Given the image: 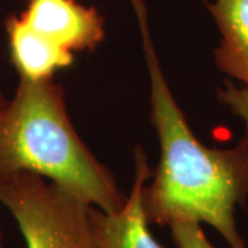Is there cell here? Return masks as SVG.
<instances>
[{"instance_id": "obj_7", "label": "cell", "mask_w": 248, "mask_h": 248, "mask_svg": "<svg viewBox=\"0 0 248 248\" xmlns=\"http://www.w3.org/2000/svg\"><path fill=\"white\" fill-rule=\"evenodd\" d=\"M221 33L215 62L248 89V0H214L207 4Z\"/></svg>"}, {"instance_id": "obj_11", "label": "cell", "mask_w": 248, "mask_h": 248, "mask_svg": "<svg viewBox=\"0 0 248 248\" xmlns=\"http://www.w3.org/2000/svg\"><path fill=\"white\" fill-rule=\"evenodd\" d=\"M0 248H6L3 244V237H1V232H0Z\"/></svg>"}, {"instance_id": "obj_6", "label": "cell", "mask_w": 248, "mask_h": 248, "mask_svg": "<svg viewBox=\"0 0 248 248\" xmlns=\"http://www.w3.org/2000/svg\"><path fill=\"white\" fill-rule=\"evenodd\" d=\"M10 60L19 78L32 81L53 79L58 69L73 62V53L55 45L28 25L21 14H11L6 19Z\"/></svg>"}, {"instance_id": "obj_1", "label": "cell", "mask_w": 248, "mask_h": 248, "mask_svg": "<svg viewBox=\"0 0 248 248\" xmlns=\"http://www.w3.org/2000/svg\"><path fill=\"white\" fill-rule=\"evenodd\" d=\"M141 32L151 84V120L160 142V163L143 187L151 223H208L231 248H246L234 211L248 197V134L232 149L203 145L192 133L161 71L143 0H130Z\"/></svg>"}, {"instance_id": "obj_9", "label": "cell", "mask_w": 248, "mask_h": 248, "mask_svg": "<svg viewBox=\"0 0 248 248\" xmlns=\"http://www.w3.org/2000/svg\"><path fill=\"white\" fill-rule=\"evenodd\" d=\"M218 97L222 104L228 105L232 110L239 116L246 125V131L248 134V89H239L233 83H226L225 89L219 90Z\"/></svg>"}, {"instance_id": "obj_10", "label": "cell", "mask_w": 248, "mask_h": 248, "mask_svg": "<svg viewBox=\"0 0 248 248\" xmlns=\"http://www.w3.org/2000/svg\"><path fill=\"white\" fill-rule=\"evenodd\" d=\"M6 104V98L3 97V94H1V90H0V108L3 107Z\"/></svg>"}, {"instance_id": "obj_4", "label": "cell", "mask_w": 248, "mask_h": 248, "mask_svg": "<svg viewBox=\"0 0 248 248\" xmlns=\"http://www.w3.org/2000/svg\"><path fill=\"white\" fill-rule=\"evenodd\" d=\"M21 17L37 33L71 53L91 51L105 37L104 18L76 0H25Z\"/></svg>"}, {"instance_id": "obj_5", "label": "cell", "mask_w": 248, "mask_h": 248, "mask_svg": "<svg viewBox=\"0 0 248 248\" xmlns=\"http://www.w3.org/2000/svg\"><path fill=\"white\" fill-rule=\"evenodd\" d=\"M134 160V182L123 205L113 213L95 208V248H163L152 234L151 222L143 208L142 193L151 177L143 148H135Z\"/></svg>"}, {"instance_id": "obj_3", "label": "cell", "mask_w": 248, "mask_h": 248, "mask_svg": "<svg viewBox=\"0 0 248 248\" xmlns=\"http://www.w3.org/2000/svg\"><path fill=\"white\" fill-rule=\"evenodd\" d=\"M0 203L27 248H95V207L47 178L18 172L0 181Z\"/></svg>"}, {"instance_id": "obj_8", "label": "cell", "mask_w": 248, "mask_h": 248, "mask_svg": "<svg viewBox=\"0 0 248 248\" xmlns=\"http://www.w3.org/2000/svg\"><path fill=\"white\" fill-rule=\"evenodd\" d=\"M170 231L177 248H217L205 237L202 223L177 222L170 226Z\"/></svg>"}, {"instance_id": "obj_2", "label": "cell", "mask_w": 248, "mask_h": 248, "mask_svg": "<svg viewBox=\"0 0 248 248\" xmlns=\"http://www.w3.org/2000/svg\"><path fill=\"white\" fill-rule=\"evenodd\" d=\"M18 172L47 178L102 213L119 210L127 197L75 131L53 79L19 78L14 97L0 108V181Z\"/></svg>"}]
</instances>
